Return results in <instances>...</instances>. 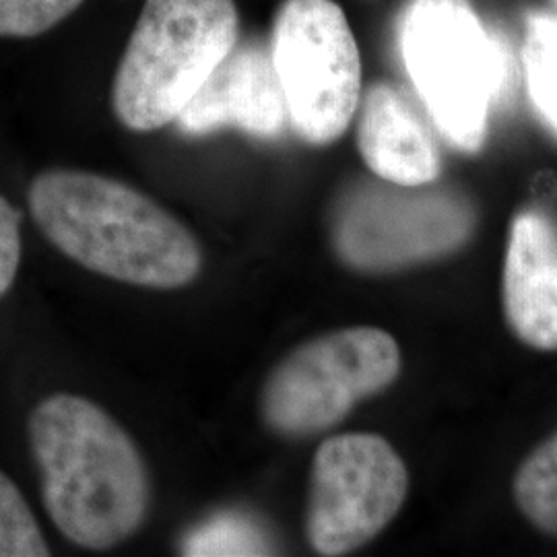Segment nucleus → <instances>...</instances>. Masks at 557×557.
I'll return each instance as SVG.
<instances>
[{"instance_id":"f257e3e1","label":"nucleus","mask_w":557,"mask_h":557,"mask_svg":"<svg viewBox=\"0 0 557 557\" xmlns=\"http://www.w3.org/2000/svg\"><path fill=\"white\" fill-rule=\"evenodd\" d=\"M27 434L44 506L64 537L100 552L139 531L149 508L145 462L101 407L75 395L44 398Z\"/></svg>"},{"instance_id":"f03ea898","label":"nucleus","mask_w":557,"mask_h":557,"mask_svg":"<svg viewBox=\"0 0 557 557\" xmlns=\"http://www.w3.org/2000/svg\"><path fill=\"white\" fill-rule=\"evenodd\" d=\"M27 200L44 236L89 271L151 289H176L200 273L195 236L124 182L50 170L32 182Z\"/></svg>"},{"instance_id":"7ed1b4c3","label":"nucleus","mask_w":557,"mask_h":557,"mask_svg":"<svg viewBox=\"0 0 557 557\" xmlns=\"http://www.w3.org/2000/svg\"><path fill=\"white\" fill-rule=\"evenodd\" d=\"M238 40L234 0H145L112 85L120 124L151 133L176 122Z\"/></svg>"},{"instance_id":"20e7f679","label":"nucleus","mask_w":557,"mask_h":557,"mask_svg":"<svg viewBox=\"0 0 557 557\" xmlns=\"http://www.w3.org/2000/svg\"><path fill=\"white\" fill-rule=\"evenodd\" d=\"M400 57L434 126L478 151L506 79V57L469 0H409L398 23Z\"/></svg>"},{"instance_id":"39448f33","label":"nucleus","mask_w":557,"mask_h":557,"mask_svg":"<svg viewBox=\"0 0 557 557\" xmlns=\"http://www.w3.org/2000/svg\"><path fill=\"white\" fill-rule=\"evenodd\" d=\"M398 372L400 351L386 331L354 326L312 338L281 359L264 382L262 419L278 436H314L388 388Z\"/></svg>"},{"instance_id":"423d86ee","label":"nucleus","mask_w":557,"mask_h":557,"mask_svg":"<svg viewBox=\"0 0 557 557\" xmlns=\"http://www.w3.org/2000/svg\"><path fill=\"white\" fill-rule=\"evenodd\" d=\"M269 48L292 131L310 145L343 137L361 94L358 41L343 9L333 0H283Z\"/></svg>"},{"instance_id":"0eeeda50","label":"nucleus","mask_w":557,"mask_h":557,"mask_svg":"<svg viewBox=\"0 0 557 557\" xmlns=\"http://www.w3.org/2000/svg\"><path fill=\"white\" fill-rule=\"evenodd\" d=\"M473 223L469 202L453 193L363 182L335 207L333 244L341 260L358 271H397L457 250Z\"/></svg>"},{"instance_id":"6e6552de","label":"nucleus","mask_w":557,"mask_h":557,"mask_svg":"<svg viewBox=\"0 0 557 557\" xmlns=\"http://www.w3.org/2000/svg\"><path fill=\"white\" fill-rule=\"evenodd\" d=\"M409 475L397 450L376 434H341L320 444L310 475L306 535L320 556H345L391 524Z\"/></svg>"},{"instance_id":"1a4fd4ad","label":"nucleus","mask_w":557,"mask_h":557,"mask_svg":"<svg viewBox=\"0 0 557 557\" xmlns=\"http://www.w3.org/2000/svg\"><path fill=\"white\" fill-rule=\"evenodd\" d=\"M176 124L188 137L238 128L255 139H278L289 122L269 44L238 40L180 112Z\"/></svg>"},{"instance_id":"9d476101","label":"nucleus","mask_w":557,"mask_h":557,"mask_svg":"<svg viewBox=\"0 0 557 557\" xmlns=\"http://www.w3.org/2000/svg\"><path fill=\"white\" fill-rule=\"evenodd\" d=\"M358 147L374 176L428 186L440 176L436 140L409 96L388 81L370 85L358 106Z\"/></svg>"},{"instance_id":"9b49d317","label":"nucleus","mask_w":557,"mask_h":557,"mask_svg":"<svg viewBox=\"0 0 557 557\" xmlns=\"http://www.w3.org/2000/svg\"><path fill=\"white\" fill-rule=\"evenodd\" d=\"M504 308L518 338L557 349V227L537 211H522L510 227L504 264Z\"/></svg>"},{"instance_id":"f8f14e48","label":"nucleus","mask_w":557,"mask_h":557,"mask_svg":"<svg viewBox=\"0 0 557 557\" xmlns=\"http://www.w3.org/2000/svg\"><path fill=\"white\" fill-rule=\"evenodd\" d=\"M182 556H271L273 541L260 520L242 510L205 518L180 541Z\"/></svg>"},{"instance_id":"ddd939ff","label":"nucleus","mask_w":557,"mask_h":557,"mask_svg":"<svg viewBox=\"0 0 557 557\" xmlns=\"http://www.w3.org/2000/svg\"><path fill=\"white\" fill-rule=\"evenodd\" d=\"M524 77L539 116L557 135V17L531 13L522 44Z\"/></svg>"},{"instance_id":"4468645a","label":"nucleus","mask_w":557,"mask_h":557,"mask_svg":"<svg viewBox=\"0 0 557 557\" xmlns=\"http://www.w3.org/2000/svg\"><path fill=\"white\" fill-rule=\"evenodd\" d=\"M515 498L524 517L557 537V434L518 469Z\"/></svg>"},{"instance_id":"2eb2a0df","label":"nucleus","mask_w":557,"mask_h":557,"mask_svg":"<svg viewBox=\"0 0 557 557\" xmlns=\"http://www.w3.org/2000/svg\"><path fill=\"white\" fill-rule=\"evenodd\" d=\"M50 556L48 543L20 487L0 471V557Z\"/></svg>"},{"instance_id":"dca6fc26","label":"nucleus","mask_w":557,"mask_h":557,"mask_svg":"<svg viewBox=\"0 0 557 557\" xmlns=\"http://www.w3.org/2000/svg\"><path fill=\"white\" fill-rule=\"evenodd\" d=\"M85 0H0V38H36L73 15Z\"/></svg>"},{"instance_id":"f3484780","label":"nucleus","mask_w":557,"mask_h":557,"mask_svg":"<svg viewBox=\"0 0 557 557\" xmlns=\"http://www.w3.org/2000/svg\"><path fill=\"white\" fill-rule=\"evenodd\" d=\"M21 260V213L0 197V298L17 277Z\"/></svg>"},{"instance_id":"a211bd4d","label":"nucleus","mask_w":557,"mask_h":557,"mask_svg":"<svg viewBox=\"0 0 557 557\" xmlns=\"http://www.w3.org/2000/svg\"><path fill=\"white\" fill-rule=\"evenodd\" d=\"M552 4H554V9H556V13H554V15L557 17V0H552Z\"/></svg>"}]
</instances>
